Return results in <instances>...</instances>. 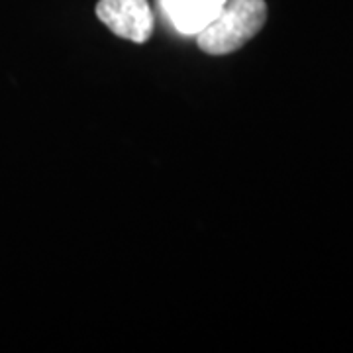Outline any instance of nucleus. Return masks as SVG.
<instances>
[{"instance_id": "nucleus-1", "label": "nucleus", "mask_w": 353, "mask_h": 353, "mask_svg": "<svg viewBox=\"0 0 353 353\" xmlns=\"http://www.w3.org/2000/svg\"><path fill=\"white\" fill-rule=\"evenodd\" d=\"M265 22V0H226L220 14L196 36V43L208 55H228L255 38Z\"/></svg>"}, {"instance_id": "nucleus-2", "label": "nucleus", "mask_w": 353, "mask_h": 353, "mask_svg": "<svg viewBox=\"0 0 353 353\" xmlns=\"http://www.w3.org/2000/svg\"><path fill=\"white\" fill-rule=\"evenodd\" d=\"M97 16L116 36L145 43L153 34V12L148 0H99Z\"/></svg>"}, {"instance_id": "nucleus-3", "label": "nucleus", "mask_w": 353, "mask_h": 353, "mask_svg": "<svg viewBox=\"0 0 353 353\" xmlns=\"http://www.w3.org/2000/svg\"><path fill=\"white\" fill-rule=\"evenodd\" d=\"M226 0H159V8L176 32L199 36L224 8Z\"/></svg>"}]
</instances>
